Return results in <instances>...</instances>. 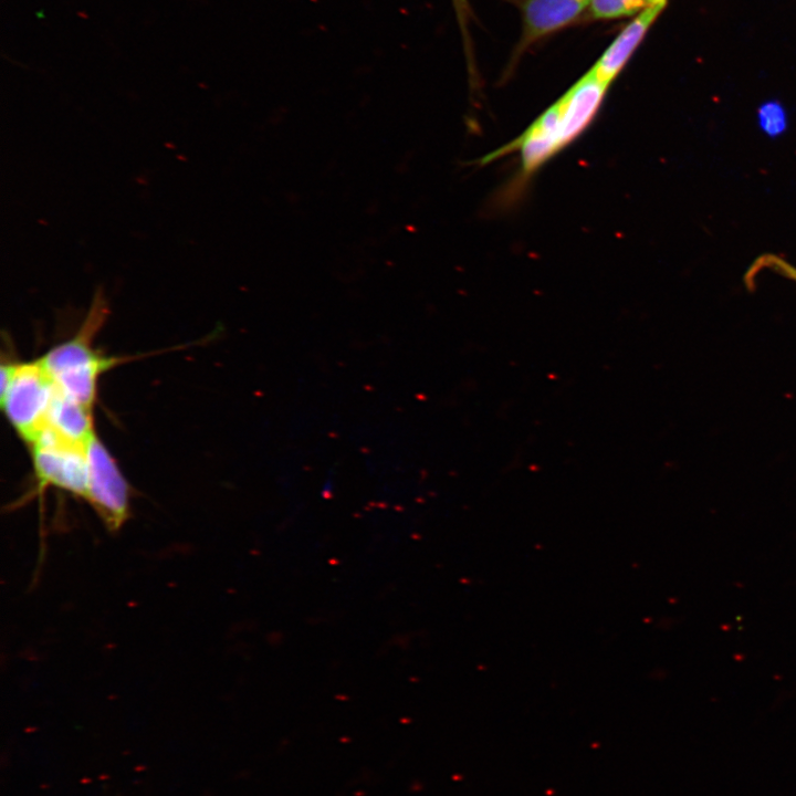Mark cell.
Listing matches in <instances>:
<instances>
[{"mask_svg":"<svg viewBox=\"0 0 796 796\" xmlns=\"http://www.w3.org/2000/svg\"><path fill=\"white\" fill-rule=\"evenodd\" d=\"M666 7H652L635 15L590 67L604 82L612 84L642 43Z\"/></svg>","mask_w":796,"mask_h":796,"instance_id":"52a82bcc","label":"cell"},{"mask_svg":"<svg viewBox=\"0 0 796 796\" xmlns=\"http://www.w3.org/2000/svg\"><path fill=\"white\" fill-rule=\"evenodd\" d=\"M521 12L522 32L506 72L541 40L589 17V0H509Z\"/></svg>","mask_w":796,"mask_h":796,"instance_id":"5b68a950","label":"cell"},{"mask_svg":"<svg viewBox=\"0 0 796 796\" xmlns=\"http://www.w3.org/2000/svg\"><path fill=\"white\" fill-rule=\"evenodd\" d=\"M668 0H589V18L615 20L635 17L652 7H667Z\"/></svg>","mask_w":796,"mask_h":796,"instance_id":"9c48e42d","label":"cell"},{"mask_svg":"<svg viewBox=\"0 0 796 796\" xmlns=\"http://www.w3.org/2000/svg\"><path fill=\"white\" fill-rule=\"evenodd\" d=\"M44 429L66 442L82 447H86L87 442L96 434L92 408L78 402L56 387L48 409Z\"/></svg>","mask_w":796,"mask_h":796,"instance_id":"ba28073f","label":"cell"},{"mask_svg":"<svg viewBox=\"0 0 796 796\" xmlns=\"http://www.w3.org/2000/svg\"><path fill=\"white\" fill-rule=\"evenodd\" d=\"M39 492L56 488L85 500L86 447L66 442L48 429L29 444Z\"/></svg>","mask_w":796,"mask_h":796,"instance_id":"277c9868","label":"cell"},{"mask_svg":"<svg viewBox=\"0 0 796 796\" xmlns=\"http://www.w3.org/2000/svg\"><path fill=\"white\" fill-rule=\"evenodd\" d=\"M756 122L764 135L775 139L784 135L788 128L787 111L778 100H767L758 106Z\"/></svg>","mask_w":796,"mask_h":796,"instance_id":"30bf717a","label":"cell"},{"mask_svg":"<svg viewBox=\"0 0 796 796\" xmlns=\"http://www.w3.org/2000/svg\"><path fill=\"white\" fill-rule=\"evenodd\" d=\"M106 312V301L97 292L78 332L39 358L55 387L88 408H93L96 400L102 374L119 363L116 357L101 354L92 345Z\"/></svg>","mask_w":796,"mask_h":796,"instance_id":"6da1fadb","label":"cell"},{"mask_svg":"<svg viewBox=\"0 0 796 796\" xmlns=\"http://www.w3.org/2000/svg\"><path fill=\"white\" fill-rule=\"evenodd\" d=\"M55 386L40 359L14 363L8 384L0 389L1 408L28 446L44 430Z\"/></svg>","mask_w":796,"mask_h":796,"instance_id":"7a4b0ae2","label":"cell"},{"mask_svg":"<svg viewBox=\"0 0 796 796\" xmlns=\"http://www.w3.org/2000/svg\"><path fill=\"white\" fill-rule=\"evenodd\" d=\"M85 500L105 527L117 532L130 517V488L116 460L95 434L86 444Z\"/></svg>","mask_w":796,"mask_h":796,"instance_id":"3957f363","label":"cell"},{"mask_svg":"<svg viewBox=\"0 0 796 796\" xmlns=\"http://www.w3.org/2000/svg\"><path fill=\"white\" fill-rule=\"evenodd\" d=\"M764 270H769L796 283V266L774 253L760 255L747 270L745 282L752 283L754 276Z\"/></svg>","mask_w":796,"mask_h":796,"instance_id":"8fae6325","label":"cell"},{"mask_svg":"<svg viewBox=\"0 0 796 796\" xmlns=\"http://www.w3.org/2000/svg\"><path fill=\"white\" fill-rule=\"evenodd\" d=\"M452 7L457 17L459 29L461 32V39L469 64V71L472 75L475 71L473 69V51L472 40L470 35V22L472 19V10L470 8L469 0H451Z\"/></svg>","mask_w":796,"mask_h":796,"instance_id":"7c38bea8","label":"cell"},{"mask_svg":"<svg viewBox=\"0 0 796 796\" xmlns=\"http://www.w3.org/2000/svg\"><path fill=\"white\" fill-rule=\"evenodd\" d=\"M610 84L589 69L557 101L567 145L577 139L599 113Z\"/></svg>","mask_w":796,"mask_h":796,"instance_id":"8992f818","label":"cell"}]
</instances>
